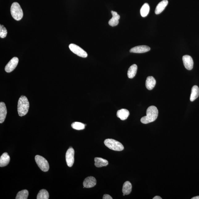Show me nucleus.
<instances>
[{"label": "nucleus", "mask_w": 199, "mask_h": 199, "mask_svg": "<svg viewBox=\"0 0 199 199\" xmlns=\"http://www.w3.org/2000/svg\"><path fill=\"white\" fill-rule=\"evenodd\" d=\"M105 145L113 151H121L124 149V146L120 142L112 139H107L104 141Z\"/></svg>", "instance_id": "nucleus-4"}, {"label": "nucleus", "mask_w": 199, "mask_h": 199, "mask_svg": "<svg viewBox=\"0 0 199 199\" xmlns=\"http://www.w3.org/2000/svg\"><path fill=\"white\" fill-rule=\"evenodd\" d=\"M132 185L130 181H127L124 184L122 191L123 194L126 195L130 194L132 191Z\"/></svg>", "instance_id": "nucleus-19"}, {"label": "nucleus", "mask_w": 199, "mask_h": 199, "mask_svg": "<svg viewBox=\"0 0 199 199\" xmlns=\"http://www.w3.org/2000/svg\"><path fill=\"white\" fill-rule=\"evenodd\" d=\"M10 11L11 15L15 20H20L23 17V13L20 6L15 2L11 6Z\"/></svg>", "instance_id": "nucleus-3"}, {"label": "nucleus", "mask_w": 199, "mask_h": 199, "mask_svg": "<svg viewBox=\"0 0 199 199\" xmlns=\"http://www.w3.org/2000/svg\"><path fill=\"white\" fill-rule=\"evenodd\" d=\"M112 15V18L110 19L109 22V25L111 26L114 27L117 26L119 23V20L120 18V16L115 11H111Z\"/></svg>", "instance_id": "nucleus-13"}, {"label": "nucleus", "mask_w": 199, "mask_h": 199, "mask_svg": "<svg viewBox=\"0 0 199 199\" xmlns=\"http://www.w3.org/2000/svg\"><path fill=\"white\" fill-rule=\"evenodd\" d=\"M162 198L160 197L159 196H156L153 198V199H162Z\"/></svg>", "instance_id": "nucleus-28"}, {"label": "nucleus", "mask_w": 199, "mask_h": 199, "mask_svg": "<svg viewBox=\"0 0 199 199\" xmlns=\"http://www.w3.org/2000/svg\"><path fill=\"white\" fill-rule=\"evenodd\" d=\"M138 69L137 66L136 64H133L129 68L127 75L129 78L132 79L135 77L137 72Z\"/></svg>", "instance_id": "nucleus-21"}, {"label": "nucleus", "mask_w": 199, "mask_h": 199, "mask_svg": "<svg viewBox=\"0 0 199 199\" xmlns=\"http://www.w3.org/2000/svg\"><path fill=\"white\" fill-rule=\"evenodd\" d=\"M7 110L5 104L3 102L0 103V123H2L6 117Z\"/></svg>", "instance_id": "nucleus-12"}, {"label": "nucleus", "mask_w": 199, "mask_h": 199, "mask_svg": "<svg viewBox=\"0 0 199 199\" xmlns=\"http://www.w3.org/2000/svg\"><path fill=\"white\" fill-rule=\"evenodd\" d=\"M35 159L36 163L42 171L44 172L48 171L50 166L46 159L39 155H36Z\"/></svg>", "instance_id": "nucleus-5"}, {"label": "nucleus", "mask_w": 199, "mask_h": 199, "mask_svg": "<svg viewBox=\"0 0 199 199\" xmlns=\"http://www.w3.org/2000/svg\"><path fill=\"white\" fill-rule=\"evenodd\" d=\"M103 199H112V197L108 194H105L103 197Z\"/></svg>", "instance_id": "nucleus-27"}, {"label": "nucleus", "mask_w": 199, "mask_h": 199, "mask_svg": "<svg viewBox=\"0 0 199 199\" xmlns=\"http://www.w3.org/2000/svg\"><path fill=\"white\" fill-rule=\"evenodd\" d=\"M29 103L25 96H22L19 100L18 111L20 117L25 115L27 113L29 108Z\"/></svg>", "instance_id": "nucleus-2"}, {"label": "nucleus", "mask_w": 199, "mask_h": 199, "mask_svg": "<svg viewBox=\"0 0 199 199\" xmlns=\"http://www.w3.org/2000/svg\"><path fill=\"white\" fill-rule=\"evenodd\" d=\"M19 62V59L15 57L11 59L5 66V71L7 73H10L16 67Z\"/></svg>", "instance_id": "nucleus-8"}, {"label": "nucleus", "mask_w": 199, "mask_h": 199, "mask_svg": "<svg viewBox=\"0 0 199 199\" xmlns=\"http://www.w3.org/2000/svg\"><path fill=\"white\" fill-rule=\"evenodd\" d=\"M151 48L147 45H139L132 48L130 50V52L135 53H143L149 52Z\"/></svg>", "instance_id": "nucleus-11"}, {"label": "nucleus", "mask_w": 199, "mask_h": 199, "mask_svg": "<svg viewBox=\"0 0 199 199\" xmlns=\"http://www.w3.org/2000/svg\"><path fill=\"white\" fill-rule=\"evenodd\" d=\"M199 96V88L197 86H193L192 90L190 97V100L191 102L194 101Z\"/></svg>", "instance_id": "nucleus-20"}, {"label": "nucleus", "mask_w": 199, "mask_h": 199, "mask_svg": "<svg viewBox=\"0 0 199 199\" xmlns=\"http://www.w3.org/2000/svg\"><path fill=\"white\" fill-rule=\"evenodd\" d=\"M94 165L96 167L101 168L106 166L109 164V162L106 159L100 158H94Z\"/></svg>", "instance_id": "nucleus-18"}, {"label": "nucleus", "mask_w": 199, "mask_h": 199, "mask_svg": "<svg viewBox=\"0 0 199 199\" xmlns=\"http://www.w3.org/2000/svg\"><path fill=\"white\" fill-rule=\"evenodd\" d=\"M74 150L73 148L70 147L66 151V160L67 165L69 167L73 166L74 162Z\"/></svg>", "instance_id": "nucleus-7"}, {"label": "nucleus", "mask_w": 199, "mask_h": 199, "mask_svg": "<svg viewBox=\"0 0 199 199\" xmlns=\"http://www.w3.org/2000/svg\"><path fill=\"white\" fill-rule=\"evenodd\" d=\"M191 199H199V196L194 197Z\"/></svg>", "instance_id": "nucleus-29"}, {"label": "nucleus", "mask_w": 199, "mask_h": 199, "mask_svg": "<svg viewBox=\"0 0 199 199\" xmlns=\"http://www.w3.org/2000/svg\"><path fill=\"white\" fill-rule=\"evenodd\" d=\"M28 191L26 189H24L19 191L17 195L16 199H27L28 196Z\"/></svg>", "instance_id": "nucleus-24"}, {"label": "nucleus", "mask_w": 199, "mask_h": 199, "mask_svg": "<svg viewBox=\"0 0 199 199\" xmlns=\"http://www.w3.org/2000/svg\"><path fill=\"white\" fill-rule=\"evenodd\" d=\"M10 161V157L6 152L3 153L0 158V166L3 167L6 166Z\"/></svg>", "instance_id": "nucleus-14"}, {"label": "nucleus", "mask_w": 199, "mask_h": 199, "mask_svg": "<svg viewBox=\"0 0 199 199\" xmlns=\"http://www.w3.org/2000/svg\"><path fill=\"white\" fill-rule=\"evenodd\" d=\"M150 10V7L148 4L145 3L142 7L140 10V13L141 16L145 17L149 14Z\"/></svg>", "instance_id": "nucleus-22"}, {"label": "nucleus", "mask_w": 199, "mask_h": 199, "mask_svg": "<svg viewBox=\"0 0 199 199\" xmlns=\"http://www.w3.org/2000/svg\"><path fill=\"white\" fill-rule=\"evenodd\" d=\"M129 115V111L128 110L126 109H122L119 110L117 111V117L122 120H126L128 118Z\"/></svg>", "instance_id": "nucleus-17"}, {"label": "nucleus", "mask_w": 199, "mask_h": 199, "mask_svg": "<svg viewBox=\"0 0 199 199\" xmlns=\"http://www.w3.org/2000/svg\"><path fill=\"white\" fill-rule=\"evenodd\" d=\"M183 60L184 65L186 69L189 70L193 69L194 62L193 58L191 56L189 55H185L183 57Z\"/></svg>", "instance_id": "nucleus-9"}, {"label": "nucleus", "mask_w": 199, "mask_h": 199, "mask_svg": "<svg viewBox=\"0 0 199 199\" xmlns=\"http://www.w3.org/2000/svg\"><path fill=\"white\" fill-rule=\"evenodd\" d=\"M69 47L71 52L77 56L82 58H86L88 56V55L87 52L78 45L71 44L69 45Z\"/></svg>", "instance_id": "nucleus-6"}, {"label": "nucleus", "mask_w": 199, "mask_h": 199, "mask_svg": "<svg viewBox=\"0 0 199 199\" xmlns=\"http://www.w3.org/2000/svg\"><path fill=\"white\" fill-rule=\"evenodd\" d=\"M86 125L82 123L76 122L73 123L71 125L72 127L74 129L81 130H84Z\"/></svg>", "instance_id": "nucleus-25"}, {"label": "nucleus", "mask_w": 199, "mask_h": 199, "mask_svg": "<svg viewBox=\"0 0 199 199\" xmlns=\"http://www.w3.org/2000/svg\"><path fill=\"white\" fill-rule=\"evenodd\" d=\"M156 84V81L153 77L150 76L147 77L146 81V88L149 90H152Z\"/></svg>", "instance_id": "nucleus-16"}, {"label": "nucleus", "mask_w": 199, "mask_h": 199, "mask_svg": "<svg viewBox=\"0 0 199 199\" xmlns=\"http://www.w3.org/2000/svg\"><path fill=\"white\" fill-rule=\"evenodd\" d=\"M7 30L3 25L0 26V37L1 38H5L7 35Z\"/></svg>", "instance_id": "nucleus-26"}, {"label": "nucleus", "mask_w": 199, "mask_h": 199, "mask_svg": "<svg viewBox=\"0 0 199 199\" xmlns=\"http://www.w3.org/2000/svg\"><path fill=\"white\" fill-rule=\"evenodd\" d=\"M158 115V110L155 106H151L148 108L147 110V115L142 117L141 121L144 124H147L156 120Z\"/></svg>", "instance_id": "nucleus-1"}, {"label": "nucleus", "mask_w": 199, "mask_h": 199, "mask_svg": "<svg viewBox=\"0 0 199 199\" xmlns=\"http://www.w3.org/2000/svg\"><path fill=\"white\" fill-rule=\"evenodd\" d=\"M96 183L95 178L92 176H89L85 179L83 185L86 188H90L95 186L96 184Z\"/></svg>", "instance_id": "nucleus-10"}, {"label": "nucleus", "mask_w": 199, "mask_h": 199, "mask_svg": "<svg viewBox=\"0 0 199 199\" xmlns=\"http://www.w3.org/2000/svg\"><path fill=\"white\" fill-rule=\"evenodd\" d=\"M168 3V0H163L157 6L155 9V13L156 15L160 14L164 10Z\"/></svg>", "instance_id": "nucleus-15"}, {"label": "nucleus", "mask_w": 199, "mask_h": 199, "mask_svg": "<svg viewBox=\"0 0 199 199\" xmlns=\"http://www.w3.org/2000/svg\"><path fill=\"white\" fill-rule=\"evenodd\" d=\"M49 193L46 189H42L39 191L37 196V199H48Z\"/></svg>", "instance_id": "nucleus-23"}]
</instances>
